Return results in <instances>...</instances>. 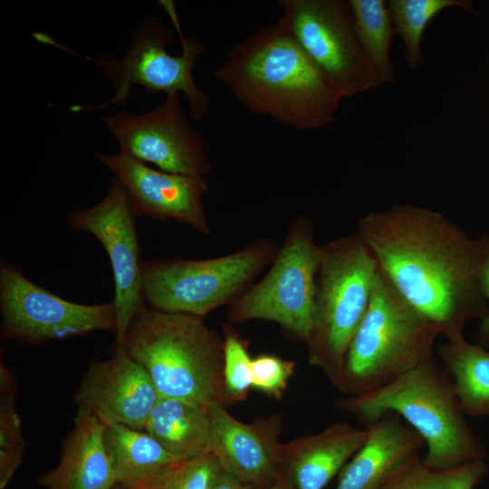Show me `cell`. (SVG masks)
<instances>
[{"label":"cell","mask_w":489,"mask_h":489,"mask_svg":"<svg viewBox=\"0 0 489 489\" xmlns=\"http://www.w3.org/2000/svg\"><path fill=\"white\" fill-rule=\"evenodd\" d=\"M486 473L484 460L434 468L417 455L397 468L379 489H474Z\"/></svg>","instance_id":"cb8c5ba5"},{"label":"cell","mask_w":489,"mask_h":489,"mask_svg":"<svg viewBox=\"0 0 489 489\" xmlns=\"http://www.w3.org/2000/svg\"><path fill=\"white\" fill-rule=\"evenodd\" d=\"M295 369V362L273 354H260L252 360V388L280 399Z\"/></svg>","instance_id":"f1b7e54d"},{"label":"cell","mask_w":489,"mask_h":489,"mask_svg":"<svg viewBox=\"0 0 489 489\" xmlns=\"http://www.w3.org/2000/svg\"><path fill=\"white\" fill-rule=\"evenodd\" d=\"M480 239L482 244L481 285L488 310L480 319L475 331V337L478 345L486 348L489 347V235H482Z\"/></svg>","instance_id":"f546056e"},{"label":"cell","mask_w":489,"mask_h":489,"mask_svg":"<svg viewBox=\"0 0 489 489\" xmlns=\"http://www.w3.org/2000/svg\"><path fill=\"white\" fill-rule=\"evenodd\" d=\"M95 156L122 184L136 216L173 219L205 235H210L203 203L209 189L206 177L155 169L120 151Z\"/></svg>","instance_id":"5bb4252c"},{"label":"cell","mask_w":489,"mask_h":489,"mask_svg":"<svg viewBox=\"0 0 489 489\" xmlns=\"http://www.w3.org/2000/svg\"><path fill=\"white\" fill-rule=\"evenodd\" d=\"M209 427V408L180 399L160 398L143 430L174 457L183 461L208 450Z\"/></svg>","instance_id":"44dd1931"},{"label":"cell","mask_w":489,"mask_h":489,"mask_svg":"<svg viewBox=\"0 0 489 489\" xmlns=\"http://www.w3.org/2000/svg\"><path fill=\"white\" fill-rule=\"evenodd\" d=\"M215 77L253 113L298 130L331 124L343 99L283 16L234 43Z\"/></svg>","instance_id":"7a4b0ae2"},{"label":"cell","mask_w":489,"mask_h":489,"mask_svg":"<svg viewBox=\"0 0 489 489\" xmlns=\"http://www.w3.org/2000/svg\"><path fill=\"white\" fill-rule=\"evenodd\" d=\"M207 449L221 469L257 489H270L282 469L279 419L243 423L224 405L209 408Z\"/></svg>","instance_id":"2e32d148"},{"label":"cell","mask_w":489,"mask_h":489,"mask_svg":"<svg viewBox=\"0 0 489 489\" xmlns=\"http://www.w3.org/2000/svg\"><path fill=\"white\" fill-rule=\"evenodd\" d=\"M103 440L118 484L129 489L153 480L181 461L144 430L110 424L105 427Z\"/></svg>","instance_id":"ffe728a7"},{"label":"cell","mask_w":489,"mask_h":489,"mask_svg":"<svg viewBox=\"0 0 489 489\" xmlns=\"http://www.w3.org/2000/svg\"><path fill=\"white\" fill-rule=\"evenodd\" d=\"M105 427L91 413L77 408L57 465L38 477V484L44 489H110L118 485L104 445Z\"/></svg>","instance_id":"d6986e66"},{"label":"cell","mask_w":489,"mask_h":489,"mask_svg":"<svg viewBox=\"0 0 489 489\" xmlns=\"http://www.w3.org/2000/svg\"><path fill=\"white\" fill-rule=\"evenodd\" d=\"M102 120L120 151L158 169L189 177H206L212 163L205 138L195 131L183 111L178 92L166 94L153 110L130 114L120 110Z\"/></svg>","instance_id":"7c38bea8"},{"label":"cell","mask_w":489,"mask_h":489,"mask_svg":"<svg viewBox=\"0 0 489 489\" xmlns=\"http://www.w3.org/2000/svg\"><path fill=\"white\" fill-rule=\"evenodd\" d=\"M277 251L275 242L264 237L214 258L143 260V301L158 311L204 318L249 289Z\"/></svg>","instance_id":"ba28073f"},{"label":"cell","mask_w":489,"mask_h":489,"mask_svg":"<svg viewBox=\"0 0 489 489\" xmlns=\"http://www.w3.org/2000/svg\"><path fill=\"white\" fill-rule=\"evenodd\" d=\"M159 3L172 24L159 16H145L130 32V43L123 57L106 53L93 59L97 69L111 82L115 94L99 105H72L69 108L72 112L122 106L129 99L132 88L139 86L147 95L183 93L192 120L204 119L211 98L197 86L193 70L206 45L197 37L184 36L173 1Z\"/></svg>","instance_id":"8992f818"},{"label":"cell","mask_w":489,"mask_h":489,"mask_svg":"<svg viewBox=\"0 0 489 489\" xmlns=\"http://www.w3.org/2000/svg\"><path fill=\"white\" fill-rule=\"evenodd\" d=\"M110 489H129V488H126L124 486H121V485H115L114 487L110 488Z\"/></svg>","instance_id":"d6a6232c"},{"label":"cell","mask_w":489,"mask_h":489,"mask_svg":"<svg viewBox=\"0 0 489 489\" xmlns=\"http://www.w3.org/2000/svg\"><path fill=\"white\" fill-rule=\"evenodd\" d=\"M128 194L116 178L96 205L70 213L68 225L93 235L108 254L114 280L112 300L117 315L115 346L120 345L133 317L145 304L137 225Z\"/></svg>","instance_id":"4fadbf2b"},{"label":"cell","mask_w":489,"mask_h":489,"mask_svg":"<svg viewBox=\"0 0 489 489\" xmlns=\"http://www.w3.org/2000/svg\"><path fill=\"white\" fill-rule=\"evenodd\" d=\"M221 470L216 457L207 450L178 462L159 476L131 489H211Z\"/></svg>","instance_id":"4316f807"},{"label":"cell","mask_w":489,"mask_h":489,"mask_svg":"<svg viewBox=\"0 0 489 489\" xmlns=\"http://www.w3.org/2000/svg\"><path fill=\"white\" fill-rule=\"evenodd\" d=\"M367 427L345 422L281 445L282 468L294 489H323L364 445Z\"/></svg>","instance_id":"e0dca14e"},{"label":"cell","mask_w":489,"mask_h":489,"mask_svg":"<svg viewBox=\"0 0 489 489\" xmlns=\"http://www.w3.org/2000/svg\"><path fill=\"white\" fill-rule=\"evenodd\" d=\"M282 16L342 98L380 84L357 36L350 1L281 0Z\"/></svg>","instance_id":"8fae6325"},{"label":"cell","mask_w":489,"mask_h":489,"mask_svg":"<svg viewBox=\"0 0 489 489\" xmlns=\"http://www.w3.org/2000/svg\"><path fill=\"white\" fill-rule=\"evenodd\" d=\"M357 233L394 288L451 340L488 305L481 285V239L438 211L403 204L369 212Z\"/></svg>","instance_id":"6da1fadb"},{"label":"cell","mask_w":489,"mask_h":489,"mask_svg":"<svg viewBox=\"0 0 489 489\" xmlns=\"http://www.w3.org/2000/svg\"><path fill=\"white\" fill-rule=\"evenodd\" d=\"M458 6L470 10V4L462 0H390V12L395 34L405 44V58L409 69L422 61V36L429 22L443 9Z\"/></svg>","instance_id":"d4e9b609"},{"label":"cell","mask_w":489,"mask_h":489,"mask_svg":"<svg viewBox=\"0 0 489 489\" xmlns=\"http://www.w3.org/2000/svg\"><path fill=\"white\" fill-rule=\"evenodd\" d=\"M438 336L379 268L365 316L331 381L349 396L379 388L431 359Z\"/></svg>","instance_id":"5b68a950"},{"label":"cell","mask_w":489,"mask_h":489,"mask_svg":"<svg viewBox=\"0 0 489 489\" xmlns=\"http://www.w3.org/2000/svg\"><path fill=\"white\" fill-rule=\"evenodd\" d=\"M311 334V364L332 379L369 304L379 265L356 232L321 245Z\"/></svg>","instance_id":"52a82bcc"},{"label":"cell","mask_w":489,"mask_h":489,"mask_svg":"<svg viewBox=\"0 0 489 489\" xmlns=\"http://www.w3.org/2000/svg\"><path fill=\"white\" fill-rule=\"evenodd\" d=\"M270 489H294L292 484L282 468Z\"/></svg>","instance_id":"1f68e13d"},{"label":"cell","mask_w":489,"mask_h":489,"mask_svg":"<svg viewBox=\"0 0 489 489\" xmlns=\"http://www.w3.org/2000/svg\"><path fill=\"white\" fill-rule=\"evenodd\" d=\"M17 385L12 372L0 363V489H5L23 463L25 442L15 409Z\"/></svg>","instance_id":"484cf974"},{"label":"cell","mask_w":489,"mask_h":489,"mask_svg":"<svg viewBox=\"0 0 489 489\" xmlns=\"http://www.w3.org/2000/svg\"><path fill=\"white\" fill-rule=\"evenodd\" d=\"M321 254L312 220L298 216L290 223L265 275L228 305V321H273L306 342L312 328Z\"/></svg>","instance_id":"9c48e42d"},{"label":"cell","mask_w":489,"mask_h":489,"mask_svg":"<svg viewBox=\"0 0 489 489\" xmlns=\"http://www.w3.org/2000/svg\"><path fill=\"white\" fill-rule=\"evenodd\" d=\"M211 489H257L221 470Z\"/></svg>","instance_id":"4dcf8cb0"},{"label":"cell","mask_w":489,"mask_h":489,"mask_svg":"<svg viewBox=\"0 0 489 489\" xmlns=\"http://www.w3.org/2000/svg\"><path fill=\"white\" fill-rule=\"evenodd\" d=\"M1 336L24 346L97 331H117L113 302L82 304L36 284L5 259L0 263Z\"/></svg>","instance_id":"30bf717a"},{"label":"cell","mask_w":489,"mask_h":489,"mask_svg":"<svg viewBox=\"0 0 489 489\" xmlns=\"http://www.w3.org/2000/svg\"><path fill=\"white\" fill-rule=\"evenodd\" d=\"M465 416H489V350L465 337L446 340L437 348Z\"/></svg>","instance_id":"7402d4cb"},{"label":"cell","mask_w":489,"mask_h":489,"mask_svg":"<svg viewBox=\"0 0 489 489\" xmlns=\"http://www.w3.org/2000/svg\"><path fill=\"white\" fill-rule=\"evenodd\" d=\"M224 329V387L227 402L241 401L252 388V358L245 340L228 323Z\"/></svg>","instance_id":"83f0119b"},{"label":"cell","mask_w":489,"mask_h":489,"mask_svg":"<svg viewBox=\"0 0 489 489\" xmlns=\"http://www.w3.org/2000/svg\"><path fill=\"white\" fill-rule=\"evenodd\" d=\"M354 27L379 83L395 80L389 45L395 34L390 12L383 0H350Z\"/></svg>","instance_id":"603a6c76"},{"label":"cell","mask_w":489,"mask_h":489,"mask_svg":"<svg viewBox=\"0 0 489 489\" xmlns=\"http://www.w3.org/2000/svg\"><path fill=\"white\" fill-rule=\"evenodd\" d=\"M366 427V442L340 470L334 489H379L397 468L420 455L425 447L420 435L396 413H385Z\"/></svg>","instance_id":"ac0fdd59"},{"label":"cell","mask_w":489,"mask_h":489,"mask_svg":"<svg viewBox=\"0 0 489 489\" xmlns=\"http://www.w3.org/2000/svg\"><path fill=\"white\" fill-rule=\"evenodd\" d=\"M78 408L105 426L119 424L143 430L159 394L146 369L121 347L89 364L75 392Z\"/></svg>","instance_id":"9a60e30c"},{"label":"cell","mask_w":489,"mask_h":489,"mask_svg":"<svg viewBox=\"0 0 489 489\" xmlns=\"http://www.w3.org/2000/svg\"><path fill=\"white\" fill-rule=\"evenodd\" d=\"M115 347H121L146 369L160 398L206 408L227 402L224 340L204 318L144 304Z\"/></svg>","instance_id":"3957f363"},{"label":"cell","mask_w":489,"mask_h":489,"mask_svg":"<svg viewBox=\"0 0 489 489\" xmlns=\"http://www.w3.org/2000/svg\"><path fill=\"white\" fill-rule=\"evenodd\" d=\"M337 406L366 427L388 412L398 414L423 438V461L448 468L485 460L484 445L465 420L453 380L433 358L390 383L339 399Z\"/></svg>","instance_id":"277c9868"}]
</instances>
